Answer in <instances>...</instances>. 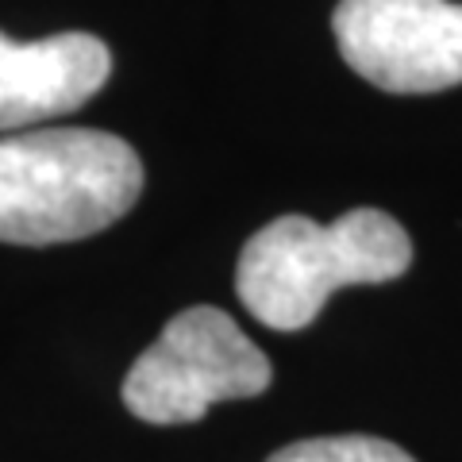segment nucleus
<instances>
[{"label": "nucleus", "mask_w": 462, "mask_h": 462, "mask_svg": "<svg viewBox=\"0 0 462 462\" xmlns=\"http://www.w3.org/2000/svg\"><path fill=\"white\" fill-rule=\"evenodd\" d=\"M266 462H416L397 443L378 436H324V439H300L273 451Z\"/></svg>", "instance_id": "423d86ee"}, {"label": "nucleus", "mask_w": 462, "mask_h": 462, "mask_svg": "<svg viewBox=\"0 0 462 462\" xmlns=\"http://www.w3.org/2000/svg\"><path fill=\"white\" fill-rule=\"evenodd\" d=\"M331 32L343 62L385 93L462 85V5L455 0H339Z\"/></svg>", "instance_id": "20e7f679"}, {"label": "nucleus", "mask_w": 462, "mask_h": 462, "mask_svg": "<svg viewBox=\"0 0 462 462\" xmlns=\"http://www.w3.org/2000/svg\"><path fill=\"white\" fill-rule=\"evenodd\" d=\"M112 74L108 47L89 32L16 42L0 32V132L66 116L93 100Z\"/></svg>", "instance_id": "39448f33"}, {"label": "nucleus", "mask_w": 462, "mask_h": 462, "mask_svg": "<svg viewBox=\"0 0 462 462\" xmlns=\"http://www.w3.org/2000/svg\"><path fill=\"white\" fill-rule=\"evenodd\" d=\"M143 193L132 143L93 127L0 139V243L51 247L112 227Z\"/></svg>", "instance_id": "f03ea898"}, {"label": "nucleus", "mask_w": 462, "mask_h": 462, "mask_svg": "<svg viewBox=\"0 0 462 462\" xmlns=\"http://www.w3.org/2000/svg\"><path fill=\"white\" fill-rule=\"evenodd\" d=\"M412 263V239L382 208H351L331 224L278 216L254 231L236 266V293L258 324L305 331L343 285H382Z\"/></svg>", "instance_id": "f257e3e1"}, {"label": "nucleus", "mask_w": 462, "mask_h": 462, "mask_svg": "<svg viewBox=\"0 0 462 462\" xmlns=\"http://www.w3.org/2000/svg\"><path fill=\"white\" fill-rule=\"evenodd\" d=\"M273 366L227 312H178L124 378L127 412L147 424H193L212 404L266 393Z\"/></svg>", "instance_id": "7ed1b4c3"}]
</instances>
